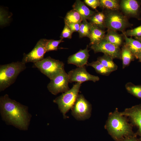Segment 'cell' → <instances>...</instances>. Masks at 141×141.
Returning a JSON list of instances; mask_svg holds the SVG:
<instances>
[{"instance_id":"30","label":"cell","mask_w":141,"mask_h":141,"mask_svg":"<svg viewBox=\"0 0 141 141\" xmlns=\"http://www.w3.org/2000/svg\"><path fill=\"white\" fill-rule=\"evenodd\" d=\"M84 2L86 4L93 9H96L99 6V0H84Z\"/></svg>"},{"instance_id":"12","label":"cell","mask_w":141,"mask_h":141,"mask_svg":"<svg viewBox=\"0 0 141 141\" xmlns=\"http://www.w3.org/2000/svg\"><path fill=\"white\" fill-rule=\"evenodd\" d=\"M120 9L126 16L139 19L141 14V1L136 0H122L120 3Z\"/></svg>"},{"instance_id":"14","label":"cell","mask_w":141,"mask_h":141,"mask_svg":"<svg viewBox=\"0 0 141 141\" xmlns=\"http://www.w3.org/2000/svg\"><path fill=\"white\" fill-rule=\"evenodd\" d=\"M88 45L84 49H80L77 53L70 56L68 58V64L74 65L78 67L87 65L90 56Z\"/></svg>"},{"instance_id":"11","label":"cell","mask_w":141,"mask_h":141,"mask_svg":"<svg viewBox=\"0 0 141 141\" xmlns=\"http://www.w3.org/2000/svg\"><path fill=\"white\" fill-rule=\"evenodd\" d=\"M69 83L83 82L91 81L95 82L99 80L98 76L92 75L86 70L85 66L78 67L70 71L68 73Z\"/></svg>"},{"instance_id":"8","label":"cell","mask_w":141,"mask_h":141,"mask_svg":"<svg viewBox=\"0 0 141 141\" xmlns=\"http://www.w3.org/2000/svg\"><path fill=\"white\" fill-rule=\"evenodd\" d=\"M69 83L68 73L64 70L50 80L47 87L52 94L56 95L60 93H64L69 90Z\"/></svg>"},{"instance_id":"21","label":"cell","mask_w":141,"mask_h":141,"mask_svg":"<svg viewBox=\"0 0 141 141\" xmlns=\"http://www.w3.org/2000/svg\"><path fill=\"white\" fill-rule=\"evenodd\" d=\"M64 21L65 24L68 25L72 23H81L83 19L78 12L73 9L67 13Z\"/></svg>"},{"instance_id":"18","label":"cell","mask_w":141,"mask_h":141,"mask_svg":"<svg viewBox=\"0 0 141 141\" xmlns=\"http://www.w3.org/2000/svg\"><path fill=\"white\" fill-rule=\"evenodd\" d=\"M123 34L124 35L125 44L130 49L136 58L138 54L141 52V42L136 39L129 38Z\"/></svg>"},{"instance_id":"31","label":"cell","mask_w":141,"mask_h":141,"mask_svg":"<svg viewBox=\"0 0 141 141\" xmlns=\"http://www.w3.org/2000/svg\"><path fill=\"white\" fill-rule=\"evenodd\" d=\"M80 24V23H72L67 25L73 33L77 32H78L79 30Z\"/></svg>"},{"instance_id":"23","label":"cell","mask_w":141,"mask_h":141,"mask_svg":"<svg viewBox=\"0 0 141 141\" xmlns=\"http://www.w3.org/2000/svg\"><path fill=\"white\" fill-rule=\"evenodd\" d=\"M99 7L106 10H119L120 9V3L117 0H99Z\"/></svg>"},{"instance_id":"20","label":"cell","mask_w":141,"mask_h":141,"mask_svg":"<svg viewBox=\"0 0 141 141\" xmlns=\"http://www.w3.org/2000/svg\"><path fill=\"white\" fill-rule=\"evenodd\" d=\"M105 16L104 11L95 12L88 20L90 22L104 30L106 28L105 24Z\"/></svg>"},{"instance_id":"7","label":"cell","mask_w":141,"mask_h":141,"mask_svg":"<svg viewBox=\"0 0 141 141\" xmlns=\"http://www.w3.org/2000/svg\"><path fill=\"white\" fill-rule=\"evenodd\" d=\"M71 109L72 115L76 120H84L90 117L92 106L83 95L79 94Z\"/></svg>"},{"instance_id":"25","label":"cell","mask_w":141,"mask_h":141,"mask_svg":"<svg viewBox=\"0 0 141 141\" xmlns=\"http://www.w3.org/2000/svg\"><path fill=\"white\" fill-rule=\"evenodd\" d=\"M125 87L128 92L136 97L141 98V85H135L131 82L127 83Z\"/></svg>"},{"instance_id":"28","label":"cell","mask_w":141,"mask_h":141,"mask_svg":"<svg viewBox=\"0 0 141 141\" xmlns=\"http://www.w3.org/2000/svg\"><path fill=\"white\" fill-rule=\"evenodd\" d=\"M122 33L127 37L133 36L135 37H141V25L133 29L128 30Z\"/></svg>"},{"instance_id":"5","label":"cell","mask_w":141,"mask_h":141,"mask_svg":"<svg viewBox=\"0 0 141 141\" xmlns=\"http://www.w3.org/2000/svg\"><path fill=\"white\" fill-rule=\"evenodd\" d=\"M105 16L106 28L122 33L131 25L128 21L127 17L119 10H106L104 12Z\"/></svg>"},{"instance_id":"3","label":"cell","mask_w":141,"mask_h":141,"mask_svg":"<svg viewBox=\"0 0 141 141\" xmlns=\"http://www.w3.org/2000/svg\"><path fill=\"white\" fill-rule=\"evenodd\" d=\"M26 67V63L22 61L0 65V91L13 83L19 74Z\"/></svg>"},{"instance_id":"4","label":"cell","mask_w":141,"mask_h":141,"mask_svg":"<svg viewBox=\"0 0 141 141\" xmlns=\"http://www.w3.org/2000/svg\"><path fill=\"white\" fill-rule=\"evenodd\" d=\"M81 83L77 82L71 89L63 93L53 100L54 102L57 104L64 119L67 118L66 114L72 109L76 101Z\"/></svg>"},{"instance_id":"24","label":"cell","mask_w":141,"mask_h":141,"mask_svg":"<svg viewBox=\"0 0 141 141\" xmlns=\"http://www.w3.org/2000/svg\"><path fill=\"white\" fill-rule=\"evenodd\" d=\"M86 66L93 67L97 73L102 75L108 76L112 72L97 60L88 63Z\"/></svg>"},{"instance_id":"29","label":"cell","mask_w":141,"mask_h":141,"mask_svg":"<svg viewBox=\"0 0 141 141\" xmlns=\"http://www.w3.org/2000/svg\"><path fill=\"white\" fill-rule=\"evenodd\" d=\"M73 33L68 26L65 24L60 37L63 39L64 38L71 39Z\"/></svg>"},{"instance_id":"22","label":"cell","mask_w":141,"mask_h":141,"mask_svg":"<svg viewBox=\"0 0 141 141\" xmlns=\"http://www.w3.org/2000/svg\"><path fill=\"white\" fill-rule=\"evenodd\" d=\"M113 59L107 55L98 57L97 61L104 67L112 72L116 70L118 68L117 65L113 61Z\"/></svg>"},{"instance_id":"33","label":"cell","mask_w":141,"mask_h":141,"mask_svg":"<svg viewBox=\"0 0 141 141\" xmlns=\"http://www.w3.org/2000/svg\"><path fill=\"white\" fill-rule=\"evenodd\" d=\"M136 58L138 59L139 62H141V52L138 54L136 57Z\"/></svg>"},{"instance_id":"9","label":"cell","mask_w":141,"mask_h":141,"mask_svg":"<svg viewBox=\"0 0 141 141\" xmlns=\"http://www.w3.org/2000/svg\"><path fill=\"white\" fill-rule=\"evenodd\" d=\"M90 47L95 53L102 52L113 59H121V49L120 48L104 39L98 43L91 45Z\"/></svg>"},{"instance_id":"16","label":"cell","mask_w":141,"mask_h":141,"mask_svg":"<svg viewBox=\"0 0 141 141\" xmlns=\"http://www.w3.org/2000/svg\"><path fill=\"white\" fill-rule=\"evenodd\" d=\"M72 7L73 9L77 11L80 15L83 21L88 20L95 12L90 9L84 2L80 0H76Z\"/></svg>"},{"instance_id":"10","label":"cell","mask_w":141,"mask_h":141,"mask_svg":"<svg viewBox=\"0 0 141 141\" xmlns=\"http://www.w3.org/2000/svg\"><path fill=\"white\" fill-rule=\"evenodd\" d=\"M48 40L40 39L29 53H24L22 61L25 63L31 62L35 63L41 60L46 52V46Z\"/></svg>"},{"instance_id":"15","label":"cell","mask_w":141,"mask_h":141,"mask_svg":"<svg viewBox=\"0 0 141 141\" xmlns=\"http://www.w3.org/2000/svg\"><path fill=\"white\" fill-rule=\"evenodd\" d=\"M90 24V31L89 38L90 40V45L91 46L98 43L103 39L105 34L104 30L100 28L91 23Z\"/></svg>"},{"instance_id":"32","label":"cell","mask_w":141,"mask_h":141,"mask_svg":"<svg viewBox=\"0 0 141 141\" xmlns=\"http://www.w3.org/2000/svg\"><path fill=\"white\" fill-rule=\"evenodd\" d=\"M137 134L124 138L117 141H141L137 137Z\"/></svg>"},{"instance_id":"17","label":"cell","mask_w":141,"mask_h":141,"mask_svg":"<svg viewBox=\"0 0 141 141\" xmlns=\"http://www.w3.org/2000/svg\"><path fill=\"white\" fill-rule=\"evenodd\" d=\"M107 31L104 39L119 47L123 45L125 39L124 35L123 33L119 34L117 31L108 29Z\"/></svg>"},{"instance_id":"6","label":"cell","mask_w":141,"mask_h":141,"mask_svg":"<svg viewBox=\"0 0 141 141\" xmlns=\"http://www.w3.org/2000/svg\"><path fill=\"white\" fill-rule=\"evenodd\" d=\"M33 67L37 68L50 80L64 70L63 62L50 56L34 63Z\"/></svg>"},{"instance_id":"13","label":"cell","mask_w":141,"mask_h":141,"mask_svg":"<svg viewBox=\"0 0 141 141\" xmlns=\"http://www.w3.org/2000/svg\"><path fill=\"white\" fill-rule=\"evenodd\" d=\"M121 113L122 115L128 117L132 125L138 127L136 134L140 136L139 139L141 141V104L126 108Z\"/></svg>"},{"instance_id":"19","label":"cell","mask_w":141,"mask_h":141,"mask_svg":"<svg viewBox=\"0 0 141 141\" xmlns=\"http://www.w3.org/2000/svg\"><path fill=\"white\" fill-rule=\"evenodd\" d=\"M121 58L123 69L128 66L135 58L130 50L124 43L121 49Z\"/></svg>"},{"instance_id":"34","label":"cell","mask_w":141,"mask_h":141,"mask_svg":"<svg viewBox=\"0 0 141 141\" xmlns=\"http://www.w3.org/2000/svg\"><path fill=\"white\" fill-rule=\"evenodd\" d=\"M135 39H137L141 42V37H135Z\"/></svg>"},{"instance_id":"2","label":"cell","mask_w":141,"mask_h":141,"mask_svg":"<svg viewBox=\"0 0 141 141\" xmlns=\"http://www.w3.org/2000/svg\"><path fill=\"white\" fill-rule=\"evenodd\" d=\"M127 119L117 108L109 114L105 128L116 141L136 134L132 131L133 125L129 123Z\"/></svg>"},{"instance_id":"1","label":"cell","mask_w":141,"mask_h":141,"mask_svg":"<svg viewBox=\"0 0 141 141\" xmlns=\"http://www.w3.org/2000/svg\"><path fill=\"white\" fill-rule=\"evenodd\" d=\"M0 113L3 120L22 130H28L31 117L28 107L14 100L7 94L0 98Z\"/></svg>"},{"instance_id":"26","label":"cell","mask_w":141,"mask_h":141,"mask_svg":"<svg viewBox=\"0 0 141 141\" xmlns=\"http://www.w3.org/2000/svg\"><path fill=\"white\" fill-rule=\"evenodd\" d=\"M91 24L86 20L82 21L80 24L79 30L78 32L79 37H89L90 33Z\"/></svg>"},{"instance_id":"27","label":"cell","mask_w":141,"mask_h":141,"mask_svg":"<svg viewBox=\"0 0 141 141\" xmlns=\"http://www.w3.org/2000/svg\"><path fill=\"white\" fill-rule=\"evenodd\" d=\"M63 42L64 41L63 40V39L61 38L57 40L52 39L48 40L46 46V52L52 51L57 50L59 44Z\"/></svg>"}]
</instances>
